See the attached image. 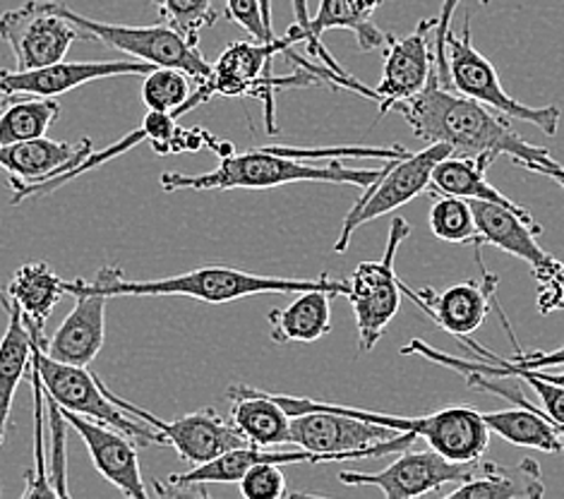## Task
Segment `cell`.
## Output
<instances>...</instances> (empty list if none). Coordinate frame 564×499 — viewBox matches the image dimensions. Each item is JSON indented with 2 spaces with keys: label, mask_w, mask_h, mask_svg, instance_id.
Returning a JSON list of instances; mask_svg holds the SVG:
<instances>
[{
  "label": "cell",
  "mask_w": 564,
  "mask_h": 499,
  "mask_svg": "<svg viewBox=\"0 0 564 499\" xmlns=\"http://www.w3.org/2000/svg\"><path fill=\"white\" fill-rule=\"evenodd\" d=\"M392 111L404 116L415 138L425 144H447L456 156L482 159L488 164L509 156L517 166L531 173L535 169L562 166L545 147H535L517 134L500 113L459 91L442 87L437 67H433L427 85L415 97L394 104Z\"/></svg>",
  "instance_id": "1"
},
{
  "label": "cell",
  "mask_w": 564,
  "mask_h": 499,
  "mask_svg": "<svg viewBox=\"0 0 564 499\" xmlns=\"http://www.w3.org/2000/svg\"><path fill=\"white\" fill-rule=\"evenodd\" d=\"M63 289L75 299V307L63 319L56 334L51 339L42 336L39 344L53 360L89 368L106 339V307H109L111 299L97 291L79 289L73 281H63Z\"/></svg>",
  "instance_id": "17"
},
{
  "label": "cell",
  "mask_w": 564,
  "mask_h": 499,
  "mask_svg": "<svg viewBox=\"0 0 564 499\" xmlns=\"http://www.w3.org/2000/svg\"><path fill=\"white\" fill-rule=\"evenodd\" d=\"M154 65L142 61H101V63H68L58 61L36 70H0V87L15 97H61L83 85L109 77H147Z\"/></svg>",
  "instance_id": "18"
},
{
  "label": "cell",
  "mask_w": 564,
  "mask_h": 499,
  "mask_svg": "<svg viewBox=\"0 0 564 499\" xmlns=\"http://www.w3.org/2000/svg\"><path fill=\"white\" fill-rule=\"evenodd\" d=\"M30 332H32V366L39 372V380H42L44 394L56 401L61 409H68L77 415H85V417H91V421L111 425L120 430L123 435H128L130 440H138V444H144V447H150V444H154V447H169L164 435H161L159 430L142 423L135 415L130 417V413L120 411L116 403L106 397L99 375H91L87 368L68 366V362L48 358L44 354L42 344H39V339L44 336V329L30 327Z\"/></svg>",
  "instance_id": "6"
},
{
  "label": "cell",
  "mask_w": 564,
  "mask_h": 499,
  "mask_svg": "<svg viewBox=\"0 0 564 499\" xmlns=\"http://www.w3.org/2000/svg\"><path fill=\"white\" fill-rule=\"evenodd\" d=\"M514 366L521 368H562L564 366V346L557 350H547V354H541V350H533V354H521V350H514L512 358Z\"/></svg>",
  "instance_id": "39"
},
{
  "label": "cell",
  "mask_w": 564,
  "mask_h": 499,
  "mask_svg": "<svg viewBox=\"0 0 564 499\" xmlns=\"http://www.w3.org/2000/svg\"><path fill=\"white\" fill-rule=\"evenodd\" d=\"M533 173H541L545 178H553L555 183H564V169H535Z\"/></svg>",
  "instance_id": "41"
},
{
  "label": "cell",
  "mask_w": 564,
  "mask_h": 499,
  "mask_svg": "<svg viewBox=\"0 0 564 499\" xmlns=\"http://www.w3.org/2000/svg\"><path fill=\"white\" fill-rule=\"evenodd\" d=\"M101 387L106 391V397H109L120 411L135 415L142 423L159 430V433L164 435L169 447L176 449L178 458L185 464L199 466L221 456L224 452H231L238 447H252L250 440L240 433L234 423H226L214 409L187 413L176 417V421H161V417H156L154 413L135 406V403L123 397H118L116 391L106 387L104 382Z\"/></svg>",
  "instance_id": "14"
},
{
  "label": "cell",
  "mask_w": 564,
  "mask_h": 499,
  "mask_svg": "<svg viewBox=\"0 0 564 499\" xmlns=\"http://www.w3.org/2000/svg\"><path fill=\"white\" fill-rule=\"evenodd\" d=\"M543 495V474L533 458H521L514 466L480 458L474 474L447 492L449 499H539Z\"/></svg>",
  "instance_id": "24"
},
{
  "label": "cell",
  "mask_w": 564,
  "mask_h": 499,
  "mask_svg": "<svg viewBox=\"0 0 564 499\" xmlns=\"http://www.w3.org/2000/svg\"><path fill=\"white\" fill-rule=\"evenodd\" d=\"M427 224L430 231L440 240L454 242V246H466V242H471L474 248L478 246V228L471 202L464 197L435 195Z\"/></svg>",
  "instance_id": "31"
},
{
  "label": "cell",
  "mask_w": 564,
  "mask_h": 499,
  "mask_svg": "<svg viewBox=\"0 0 564 499\" xmlns=\"http://www.w3.org/2000/svg\"><path fill=\"white\" fill-rule=\"evenodd\" d=\"M18 97H15V94H10V91H6L3 87H0V116H3L6 113V109H8V106L12 104V101H15Z\"/></svg>",
  "instance_id": "42"
},
{
  "label": "cell",
  "mask_w": 564,
  "mask_h": 499,
  "mask_svg": "<svg viewBox=\"0 0 564 499\" xmlns=\"http://www.w3.org/2000/svg\"><path fill=\"white\" fill-rule=\"evenodd\" d=\"M401 291L409 293L415 301V305L423 307L425 313L433 317L440 329L452 334L454 339L459 336H471L476 329H480L490 313V301L497 289V279L488 272H482V283L478 281H459L452 283L445 291H413L404 281Z\"/></svg>",
  "instance_id": "20"
},
{
  "label": "cell",
  "mask_w": 564,
  "mask_h": 499,
  "mask_svg": "<svg viewBox=\"0 0 564 499\" xmlns=\"http://www.w3.org/2000/svg\"><path fill=\"white\" fill-rule=\"evenodd\" d=\"M32 370V389H34V458L36 468L26 474V488L22 497H56V490L46 476V456H44V411H46V399H44V387L39 380V372L34 366Z\"/></svg>",
  "instance_id": "34"
},
{
  "label": "cell",
  "mask_w": 564,
  "mask_h": 499,
  "mask_svg": "<svg viewBox=\"0 0 564 499\" xmlns=\"http://www.w3.org/2000/svg\"><path fill=\"white\" fill-rule=\"evenodd\" d=\"M226 15L250 34L254 42H270L274 32L264 24L260 0H226Z\"/></svg>",
  "instance_id": "37"
},
{
  "label": "cell",
  "mask_w": 564,
  "mask_h": 499,
  "mask_svg": "<svg viewBox=\"0 0 564 499\" xmlns=\"http://www.w3.org/2000/svg\"><path fill=\"white\" fill-rule=\"evenodd\" d=\"M332 299L329 291H303L289 307L272 310L270 336L276 344H313L332 332Z\"/></svg>",
  "instance_id": "27"
},
{
  "label": "cell",
  "mask_w": 564,
  "mask_h": 499,
  "mask_svg": "<svg viewBox=\"0 0 564 499\" xmlns=\"http://www.w3.org/2000/svg\"><path fill=\"white\" fill-rule=\"evenodd\" d=\"M91 152L94 147L89 138L79 142H56L44 134L36 140L0 144V169L10 173L8 183L36 185L70 171Z\"/></svg>",
  "instance_id": "22"
},
{
  "label": "cell",
  "mask_w": 564,
  "mask_h": 499,
  "mask_svg": "<svg viewBox=\"0 0 564 499\" xmlns=\"http://www.w3.org/2000/svg\"><path fill=\"white\" fill-rule=\"evenodd\" d=\"M382 6V0H319L315 18H311L305 32L307 53L313 58H319L334 73H346L334 63L332 53L322 46V34L332 30H346L356 34L360 51H378L384 48L387 32L375 24V12Z\"/></svg>",
  "instance_id": "21"
},
{
  "label": "cell",
  "mask_w": 564,
  "mask_h": 499,
  "mask_svg": "<svg viewBox=\"0 0 564 499\" xmlns=\"http://www.w3.org/2000/svg\"><path fill=\"white\" fill-rule=\"evenodd\" d=\"M56 8L63 18H68L83 39L87 42H97L101 46H109L123 56H130L132 61L150 63L154 67H176L183 70L187 77H193L195 83H205L212 73V63L203 56L199 46L187 42L176 30H171L169 24L159 22L152 26H130V24H109L79 15L73 8L65 3H58Z\"/></svg>",
  "instance_id": "9"
},
{
  "label": "cell",
  "mask_w": 564,
  "mask_h": 499,
  "mask_svg": "<svg viewBox=\"0 0 564 499\" xmlns=\"http://www.w3.org/2000/svg\"><path fill=\"white\" fill-rule=\"evenodd\" d=\"M471 202L476 228H478V246L482 250L486 246L502 250L507 254H514L517 260L527 262L531 267L533 279L539 281V310L543 315L553 313V310L564 307V264L547 254L535 236L543 228L535 224L531 214H519L505 205L488 199H468Z\"/></svg>",
  "instance_id": "8"
},
{
  "label": "cell",
  "mask_w": 564,
  "mask_h": 499,
  "mask_svg": "<svg viewBox=\"0 0 564 499\" xmlns=\"http://www.w3.org/2000/svg\"><path fill=\"white\" fill-rule=\"evenodd\" d=\"M152 3H154V0H152Z\"/></svg>",
  "instance_id": "44"
},
{
  "label": "cell",
  "mask_w": 564,
  "mask_h": 499,
  "mask_svg": "<svg viewBox=\"0 0 564 499\" xmlns=\"http://www.w3.org/2000/svg\"><path fill=\"white\" fill-rule=\"evenodd\" d=\"M281 409L289 415H301L311 409H327L337 411L344 415L360 417V421L378 423L384 427L399 430V433H411L415 437H423L430 447L445 454L454 462H478L480 456H486L490 444V430L482 423V413L471 406H454L430 415H387V413H372L354 406H341V403L329 401H313V399H299L286 394H272L267 391Z\"/></svg>",
  "instance_id": "5"
},
{
  "label": "cell",
  "mask_w": 564,
  "mask_h": 499,
  "mask_svg": "<svg viewBox=\"0 0 564 499\" xmlns=\"http://www.w3.org/2000/svg\"><path fill=\"white\" fill-rule=\"evenodd\" d=\"M411 236V226L397 217L389 228V240L382 260L360 262L351 279H348V295L351 301L356 327H358V350L370 354L392 325L401 307V283L394 272V260L401 242Z\"/></svg>",
  "instance_id": "11"
},
{
  "label": "cell",
  "mask_w": 564,
  "mask_h": 499,
  "mask_svg": "<svg viewBox=\"0 0 564 499\" xmlns=\"http://www.w3.org/2000/svg\"><path fill=\"white\" fill-rule=\"evenodd\" d=\"M61 413L65 417V423H68V427H73L87 444L94 468H97L99 474L113 485V488H118L130 499L150 497V490H147V485L142 480L138 449L128 435H123L120 430L106 423L77 415L68 409H61Z\"/></svg>",
  "instance_id": "19"
},
{
  "label": "cell",
  "mask_w": 564,
  "mask_h": 499,
  "mask_svg": "<svg viewBox=\"0 0 564 499\" xmlns=\"http://www.w3.org/2000/svg\"><path fill=\"white\" fill-rule=\"evenodd\" d=\"M231 406V423L243 433L252 447H279L291 444V415L262 389L248 384L228 387Z\"/></svg>",
  "instance_id": "25"
},
{
  "label": "cell",
  "mask_w": 564,
  "mask_h": 499,
  "mask_svg": "<svg viewBox=\"0 0 564 499\" xmlns=\"http://www.w3.org/2000/svg\"><path fill=\"white\" fill-rule=\"evenodd\" d=\"M75 286L97 291L109 299H123V295H183V299L203 301L209 305L234 303L248 295L262 293H303V291H329L334 295H348V281L332 279L322 274L317 279H286V276H264L252 274L238 267H197L178 276H164L152 281H128L118 267H101L97 276L73 279Z\"/></svg>",
  "instance_id": "2"
},
{
  "label": "cell",
  "mask_w": 564,
  "mask_h": 499,
  "mask_svg": "<svg viewBox=\"0 0 564 499\" xmlns=\"http://www.w3.org/2000/svg\"><path fill=\"white\" fill-rule=\"evenodd\" d=\"M435 34V18L421 20L406 36L387 34L384 63L378 87L372 89L378 104V120H382L392 106L415 97L430 79L435 67V51L430 46Z\"/></svg>",
  "instance_id": "16"
},
{
  "label": "cell",
  "mask_w": 564,
  "mask_h": 499,
  "mask_svg": "<svg viewBox=\"0 0 564 499\" xmlns=\"http://www.w3.org/2000/svg\"><path fill=\"white\" fill-rule=\"evenodd\" d=\"M191 99V77L176 67H154L144 77L142 101L150 111H164L178 118L183 104Z\"/></svg>",
  "instance_id": "32"
},
{
  "label": "cell",
  "mask_w": 564,
  "mask_h": 499,
  "mask_svg": "<svg viewBox=\"0 0 564 499\" xmlns=\"http://www.w3.org/2000/svg\"><path fill=\"white\" fill-rule=\"evenodd\" d=\"M159 18L171 30H176L187 42L199 46V34L217 24L219 15L212 0H154Z\"/></svg>",
  "instance_id": "33"
},
{
  "label": "cell",
  "mask_w": 564,
  "mask_h": 499,
  "mask_svg": "<svg viewBox=\"0 0 564 499\" xmlns=\"http://www.w3.org/2000/svg\"><path fill=\"white\" fill-rule=\"evenodd\" d=\"M61 116V104L53 97H18L0 116V144L44 138Z\"/></svg>",
  "instance_id": "30"
},
{
  "label": "cell",
  "mask_w": 564,
  "mask_h": 499,
  "mask_svg": "<svg viewBox=\"0 0 564 499\" xmlns=\"http://www.w3.org/2000/svg\"><path fill=\"white\" fill-rule=\"evenodd\" d=\"M240 495L246 499H281L286 497V478L279 464L262 462L248 468V474L240 478Z\"/></svg>",
  "instance_id": "35"
},
{
  "label": "cell",
  "mask_w": 564,
  "mask_h": 499,
  "mask_svg": "<svg viewBox=\"0 0 564 499\" xmlns=\"http://www.w3.org/2000/svg\"><path fill=\"white\" fill-rule=\"evenodd\" d=\"M63 281L46 262H26L12 274L6 293L20 307L26 325L44 329L46 319L65 295Z\"/></svg>",
  "instance_id": "28"
},
{
  "label": "cell",
  "mask_w": 564,
  "mask_h": 499,
  "mask_svg": "<svg viewBox=\"0 0 564 499\" xmlns=\"http://www.w3.org/2000/svg\"><path fill=\"white\" fill-rule=\"evenodd\" d=\"M384 169H346L339 161L327 166H313L301 161V156L281 152L279 147L252 150L243 154H228L221 164L209 173H178L169 171L161 175V191H272V187L291 183H332V185H356L366 191L380 178Z\"/></svg>",
  "instance_id": "3"
},
{
  "label": "cell",
  "mask_w": 564,
  "mask_h": 499,
  "mask_svg": "<svg viewBox=\"0 0 564 499\" xmlns=\"http://www.w3.org/2000/svg\"><path fill=\"white\" fill-rule=\"evenodd\" d=\"M447 63L449 85L454 91L480 101L495 113L523 120V123L539 128L545 134H550V138H555L562 120L560 106H527L517 101L514 97H509L500 85V75H497L495 65L474 46L471 22H468V18L459 34H454L452 30L447 32Z\"/></svg>",
  "instance_id": "10"
},
{
  "label": "cell",
  "mask_w": 564,
  "mask_h": 499,
  "mask_svg": "<svg viewBox=\"0 0 564 499\" xmlns=\"http://www.w3.org/2000/svg\"><path fill=\"white\" fill-rule=\"evenodd\" d=\"M415 440L419 437L411 433H399V430L327 409L291 415V444L325 456V464L401 454L415 444Z\"/></svg>",
  "instance_id": "7"
},
{
  "label": "cell",
  "mask_w": 564,
  "mask_h": 499,
  "mask_svg": "<svg viewBox=\"0 0 564 499\" xmlns=\"http://www.w3.org/2000/svg\"><path fill=\"white\" fill-rule=\"evenodd\" d=\"M260 8H262L264 24L272 30V0H260ZM272 32H274V30H272Z\"/></svg>",
  "instance_id": "43"
},
{
  "label": "cell",
  "mask_w": 564,
  "mask_h": 499,
  "mask_svg": "<svg viewBox=\"0 0 564 499\" xmlns=\"http://www.w3.org/2000/svg\"><path fill=\"white\" fill-rule=\"evenodd\" d=\"M293 6V24H299L303 32H307V24H311V12H307V0H291Z\"/></svg>",
  "instance_id": "40"
},
{
  "label": "cell",
  "mask_w": 564,
  "mask_h": 499,
  "mask_svg": "<svg viewBox=\"0 0 564 499\" xmlns=\"http://www.w3.org/2000/svg\"><path fill=\"white\" fill-rule=\"evenodd\" d=\"M462 0H445L440 8V15L435 18V34H433V42H435V67H437V79L442 87L452 89L449 85V63H447V32L452 30V18L456 8H459ZM478 3L488 6L490 0H478Z\"/></svg>",
  "instance_id": "38"
},
{
  "label": "cell",
  "mask_w": 564,
  "mask_h": 499,
  "mask_svg": "<svg viewBox=\"0 0 564 499\" xmlns=\"http://www.w3.org/2000/svg\"><path fill=\"white\" fill-rule=\"evenodd\" d=\"M262 462H272L279 466L286 464H325V456L295 449V452H264L260 447H238L231 452H224L221 456L212 458L207 464L193 466L187 474H171L166 478L169 490H191L203 488V485H226V482H240L248 474V468Z\"/></svg>",
  "instance_id": "23"
},
{
  "label": "cell",
  "mask_w": 564,
  "mask_h": 499,
  "mask_svg": "<svg viewBox=\"0 0 564 499\" xmlns=\"http://www.w3.org/2000/svg\"><path fill=\"white\" fill-rule=\"evenodd\" d=\"M0 305L8 315V327L0 339V444H3L18 384L32 366V332L24 325L20 307L6 293V286H0Z\"/></svg>",
  "instance_id": "26"
},
{
  "label": "cell",
  "mask_w": 564,
  "mask_h": 499,
  "mask_svg": "<svg viewBox=\"0 0 564 499\" xmlns=\"http://www.w3.org/2000/svg\"><path fill=\"white\" fill-rule=\"evenodd\" d=\"M480 458L478 462H454V458H447L433 447L423 452L404 449L401 456H397V462L382 470H375V474L341 470L339 480L344 485H351V488H360V485L378 488L387 499H413L437 492L449 482L459 485L478 468Z\"/></svg>",
  "instance_id": "15"
},
{
  "label": "cell",
  "mask_w": 564,
  "mask_h": 499,
  "mask_svg": "<svg viewBox=\"0 0 564 499\" xmlns=\"http://www.w3.org/2000/svg\"><path fill=\"white\" fill-rule=\"evenodd\" d=\"M449 154L452 150L447 144L435 142L427 144L421 152H409L399 159H389L384 173L362 191L351 211L346 214L339 238L334 242V252H346L356 228H360L362 224L387 217L389 211H397L406 202L425 193L430 187V178H433V169Z\"/></svg>",
  "instance_id": "12"
},
{
  "label": "cell",
  "mask_w": 564,
  "mask_h": 499,
  "mask_svg": "<svg viewBox=\"0 0 564 499\" xmlns=\"http://www.w3.org/2000/svg\"><path fill=\"white\" fill-rule=\"evenodd\" d=\"M305 42V32L299 24H291V30L284 36H274L270 42H234L228 44L217 63L212 65V73L199 83L191 94V99L183 104L178 118L187 111L197 109L199 104H207L214 97H252L264 104V123L267 132L276 134V116H274V91L286 87H311L319 85V79L307 73L305 67L301 73L274 77L272 61L279 53L289 51L293 44Z\"/></svg>",
  "instance_id": "4"
},
{
  "label": "cell",
  "mask_w": 564,
  "mask_h": 499,
  "mask_svg": "<svg viewBox=\"0 0 564 499\" xmlns=\"http://www.w3.org/2000/svg\"><path fill=\"white\" fill-rule=\"evenodd\" d=\"M488 169H490V164L482 159L449 154L433 169V178H430L427 191H433V195H454V197H464V199H488V202H497V205L514 209L519 214H529L527 209L519 207L517 202H512L505 193L497 191L495 185L488 183V178H486Z\"/></svg>",
  "instance_id": "29"
},
{
  "label": "cell",
  "mask_w": 564,
  "mask_h": 499,
  "mask_svg": "<svg viewBox=\"0 0 564 499\" xmlns=\"http://www.w3.org/2000/svg\"><path fill=\"white\" fill-rule=\"evenodd\" d=\"M0 39L15 56V70L24 73L63 61L83 34L61 15L56 0H26L0 15Z\"/></svg>",
  "instance_id": "13"
},
{
  "label": "cell",
  "mask_w": 564,
  "mask_h": 499,
  "mask_svg": "<svg viewBox=\"0 0 564 499\" xmlns=\"http://www.w3.org/2000/svg\"><path fill=\"white\" fill-rule=\"evenodd\" d=\"M46 409H48V425L53 430V456H51V485L53 490H56V497H68L70 490H68V482H65V478H68V470H65V427H68V423H65V417L58 409V403L53 401L51 397H46Z\"/></svg>",
  "instance_id": "36"
}]
</instances>
